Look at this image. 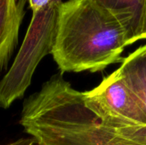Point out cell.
Wrapping results in <instances>:
<instances>
[{"instance_id": "cell-7", "label": "cell", "mask_w": 146, "mask_h": 145, "mask_svg": "<svg viewBox=\"0 0 146 145\" xmlns=\"http://www.w3.org/2000/svg\"><path fill=\"white\" fill-rule=\"evenodd\" d=\"M117 71L146 109V44L122 59Z\"/></svg>"}, {"instance_id": "cell-2", "label": "cell", "mask_w": 146, "mask_h": 145, "mask_svg": "<svg viewBox=\"0 0 146 145\" xmlns=\"http://www.w3.org/2000/svg\"><path fill=\"white\" fill-rule=\"evenodd\" d=\"M127 45L120 21L97 0L61 3L51 55L62 73L102 71L121 61Z\"/></svg>"}, {"instance_id": "cell-4", "label": "cell", "mask_w": 146, "mask_h": 145, "mask_svg": "<svg viewBox=\"0 0 146 145\" xmlns=\"http://www.w3.org/2000/svg\"><path fill=\"white\" fill-rule=\"evenodd\" d=\"M86 107L103 124L127 126L146 124V109L115 71L93 90L81 92Z\"/></svg>"}, {"instance_id": "cell-10", "label": "cell", "mask_w": 146, "mask_h": 145, "mask_svg": "<svg viewBox=\"0 0 146 145\" xmlns=\"http://www.w3.org/2000/svg\"><path fill=\"white\" fill-rule=\"evenodd\" d=\"M141 39H146V9L145 14V20H144V26H143V32H142Z\"/></svg>"}, {"instance_id": "cell-5", "label": "cell", "mask_w": 146, "mask_h": 145, "mask_svg": "<svg viewBox=\"0 0 146 145\" xmlns=\"http://www.w3.org/2000/svg\"><path fill=\"white\" fill-rule=\"evenodd\" d=\"M27 0H0V75L8 71L18 44Z\"/></svg>"}, {"instance_id": "cell-3", "label": "cell", "mask_w": 146, "mask_h": 145, "mask_svg": "<svg viewBox=\"0 0 146 145\" xmlns=\"http://www.w3.org/2000/svg\"><path fill=\"white\" fill-rule=\"evenodd\" d=\"M54 1L33 13L28 29L11 67L0 79V108L9 109L24 97L42 59L51 54L57 31L59 7Z\"/></svg>"}, {"instance_id": "cell-9", "label": "cell", "mask_w": 146, "mask_h": 145, "mask_svg": "<svg viewBox=\"0 0 146 145\" xmlns=\"http://www.w3.org/2000/svg\"><path fill=\"white\" fill-rule=\"evenodd\" d=\"M2 145H36V144L31 138H20L15 141Z\"/></svg>"}, {"instance_id": "cell-6", "label": "cell", "mask_w": 146, "mask_h": 145, "mask_svg": "<svg viewBox=\"0 0 146 145\" xmlns=\"http://www.w3.org/2000/svg\"><path fill=\"white\" fill-rule=\"evenodd\" d=\"M107 9L123 26L127 44L141 39L146 0H97Z\"/></svg>"}, {"instance_id": "cell-1", "label": "cell", "mask_w": 146, "mask_h": 145, "mask_svg": "<svg viewBox=\"0 0 146 145\" xmlns=\"http://www.w3.org/2000/svg\"><path fill=\"white\" fill-rule=\"evenodd\" d=\"M20 124L36 145H146V124L101 123L62 73L24 100Z\"/></svg>"}, {"instance_id": "cell-8", "label": "cell", "mask_w": 146, "mask_h": 145, "mask_svg": "<svg viewBox=\"0 0 146 145\" xmlns=\"http://www.w3.org/2000/svg\"><path fill=\"white\" fill-rule=\"evenodd\" d=\"M54 1L62 2L59 0H28L29 6L33 11V14L44 9L45 7H47L50 3H51Z\"/></svg>"}]
</instances>
